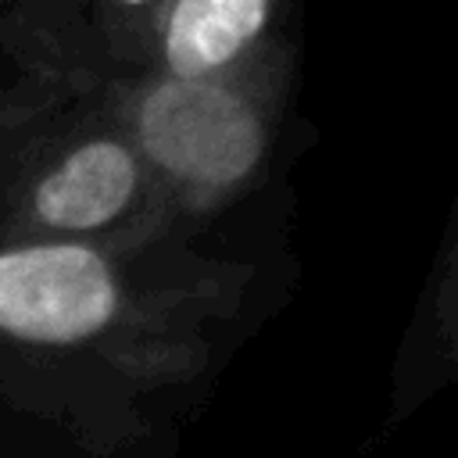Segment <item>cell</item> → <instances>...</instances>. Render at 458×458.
<instances>
[{"mask_svg":"<svg viewBox=\"0 0 458 458\" xmlns=\"http://www.w3.org/2000/svg\"><path fill=\"white\" fill-rule=\"evenodd\" d=\"M118 4H129V7H143V4H150V0H118Z\"/></svg>","mask_w":458,"mask_h":458,"instance_id":"5b68a950","label":"cell"},{"mask_svg":"<svg viewBox=\"0 0 458 458\" xmlns=\"http://www.w3.org/2000/svg\"><path fill=\"white\" fill-rule=\"evenodd\" d=\"M140 132L150 157L186 182L225 186L261 154L254 111L240 97L197 79L154 89L140 111Z\"/></svg>","mask_w":458,"mask_h":458,"instance_id":"7a4b0ae2","label":"cell"},{"mask_svg":"<svg viewBox=\"0 0 458 458\" xmlns=\"http://www.w3.org/2000/svg\"><path fill=\"white\" fill-rule=\"evenodd\" d=\"M268 0H179L165 36L172 75L200 79L233 61L265 25Z\"/></svg>","mask_w":458,"mask_h":458,"instance_id":"277c9868","label":"cell"},{"mask_svg":"<svg viewBox=\"0 0 458 458\" xmlns=\"http://www.w3.org/2000/svg\"><path fill=\"white\" fill-rule=\"evenodd\" d=\"M136 182V154L118 140H93L39 182L36 215L57 229H97L129 204Z\"/></svg>","mask_w":458,"mask_h":458,"instance_id":"3957f363","label":"cell"},{"mask_svg":"<svg viewBox=\"0 0 458 458\" xmlns=\"http://www.w3.org/2000/svg\"><path fill=\"white\" fill-rule=\"evenodd\" d=\"M118 304L107 261L79 243H32L0 254V329L36 344L93 336Z\"/></svg>","mask_w":458,"mask_h":458,"instance_id":"6da1fadb","label":"cell"}]
</instances>
